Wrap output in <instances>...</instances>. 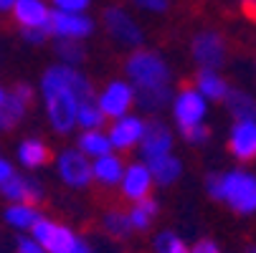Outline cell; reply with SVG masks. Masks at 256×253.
Wrapping results in <instances>:
<instances>
[{"label": "cell", "mask_w": 256, "mask_h": 253, "mask_svg": "<svg viewBox=\"0 0 256 253\" xmlns=\"http://www.w3.org/2000/svg\"><path fill=\"white\" fill-rule=\"evenodd\" d=\"M41 99L54 132L68 134L76 127L79 104L94 99V86L79 68L54 63L41 76Z\"/></svg>", "instance_id": "6da1fadb"}, {"label": "cell", "mask_w": 256, "mask_h": 253, "mask_svg": "<svg viewBox=\"0 0 256 253\" xmlns=\"http://www.w3.org/2000/svg\"><path fill=\"white\" fill-rule=\"evenodd\" d=\"M124 74L134 89V104L140 112L158 114L172 104V71L158 51L134 48L124 61Z\"/></svg>", "instance_id": "7a4b0ae2"}, {"label": "cell", "mask_w": 256, "mask_h": 253, "mask_svg": "<svg viewBox=\"0 0 256 253\" xmlns=\"http://www.w3.org/2000/svg\"><path fill=\"white\" fill-rule=\"evenodd\" d=\"M206 190L213 200L224 203L236 215L256 213V175L248 170L210 172L206 177Z\"/></svg>", "instance_id": "3957f363"}, {"label": "cell", "mask_w": 256, "mask_h": 253, "mask_svg": "<svg viewBox=\"0 0 256 253\" xmlns=\"http://www.w3.org/2000/svg\"><path fill=\"white\" fill-rule=\"evenodd\" d=\"M30 236L46 248V253H94L92 246L79 233L51 218H41L33 226Z\"/></svg>", "instance_id": "277c9868"}, {"label": "cell", "mask_w": 256, "mask_h": 253, "mask_svg": "<svg viewBox=\"0 0 256 253\" xmlns=\"http://www.w3.org/2000/svg\"><path fill=\"white\" fill-rule=\"evenodd\" d=\"M190 56L198 63V68L218 71L228 58V41L221 30L203 28L190 38Z\"/></svg>", "instance_id": "5b68a950"}, {"label": "cell", "mask_w": 256, "mask_h": 253, "mask_svg": "<svg viewBox=\"0 0 256 253\" xmlns=\"http://www.w3.org/2000/svg\"><path fill=\"white\" fill-rule=\"evenodd\" d=\"M102 25H104V30H106V35L112 38L114 43H120V46H124V48H140L142 46V41H144V33H142V28H140V23L124 10V8H120V5H109V8H104V13H102Z\"/></svg>", "instance_id": "8992f818"}, {"label": "cell", "mask_w": 256, "mask_h": 253, "mask_svg": "<svg viewBox=\"0 0 256 253\" xmlns=\"http://www.w3.org/2000/svg\"><path fill=\"white\" fill-rule=\"evenodd\" d=\"M96 104H99V109L106 119H112V122L122 119V117L130 114L132 104H134V89L124 79H112V81H106V86L99 91Z\"/></svg>", "instance_id": "52a82bcc"}, {"label": "cell", "mask_w": 256, "mask_h": 253, "mask_svg": "<svg viewBox=\"0 0 256 253\" xmlns=\"http://www.w3.org/2000/svg\"><path fill=\"white\" fill-rule=\"evenodd\" d=\"M56 170H58V177L64 180V185L74 188V190L89 188L92 180H94L92 160L79 150H64L56 157Z\"/></svg>", "instance_id": "ba28073f"}, {"label": "cell", "mask_w": 256, "mask_h": 253, "mask_svg": "<svg viewBox=\"0 0 256 253\" xmlns=\"http://www.w3.org/2000/svg\"><path fill=\"white\" fill-rule=\"evenodd\" d=\"M206 114H208V101L198 94L196 86H182L172 96V119H175L178 129L203 124Z\"/></svg>", "instance_id": "9c48e42d"}, {"label": "cell", "mask_w": 256, "mask_h": 253, "mask_svg": "<svg viewBox=\"0 0 256 253\" xmlns=\"http://www.w3.org/2000/svg\"><path fill=\"white\" fill-rule=\"evenodd\" d=\"M48 33L56 41H84L94 33V20L86 13H51V25Z\"/></svg>", "instance_id": "30bf717a"}, {"label": "cell", "mask_w": 256, "mask_h": 253, "mask_svg": "<svg viewBox=\"0 0 256 253\" xmlns=\"http://www.w3.org/2000/svg\"><path fill=\"white\" fill-rule=\"evenodd\" d=\"M152 185H155V180H152V172L148 167V162H130L124 167V175H122V183H120V193L124 200H130L132 205L144 200V198H150L152 193Z\"/></svg>", "instance_id": "8fae6325"}, {"label": "cell", "mask_w": 256, "mask_h": 253, "mask_svg": "<svg viewBox=\"0 0 256 253\" xmlns=\"http://www.w3.org/2000/svg\"><path fill=\"white\" fill-rule=\"evenodd\" d=\"M140 157L142 162H152L158 157H165V155H172V132L165 122L160 119H152L144 127V134H142V142H140Z\"/></svg>", "instance_id": "7c38bea8"}, {"label": "cell", "mask_w": 256, "mask_h": 253, "mask_svg": "<svg viewBox=\"0 0 256 253\" xmlns=\"http://www.w3.org/2000/svg\"><path fill=\"white\" fill-rule=\"evenodd\" d=\"M144 127H148V122H144L140 114H127L122 119H114L106 134H109V142H112V147L117 152H127V150L140 147Z\"/></svg>", "instance_id": "4fadbf2b"}, {"label": "cell", "mask_w": 256, "mask_h": 253, "mask_svg": "<svg viewBox=\"0 0 256 253\" xmlns=\"http://www.w3.org/2000/svg\"><path fill=\"white\" fill-rule=\"evenodd\" d=\"M51 8L46 0H16L13 18L20 30H48L51 25Z\"/></svg>", "instance_id": "5bb4252c"}, {"label": "cell", "mask_w": 256, "mask_h": 253, "mask_svg": "<svg viewBox=\"0 0 256 253\" xmlns=\"http://www.w3.org/2000/svg\"><path fill=\"white\" fill-rule=\"evenodd\" d=\"M30 104H33V89L28 84H18L13 91H8L6 104L0 106V132L13 129L26 117Z\"/></svg>", "instance_id": "9a60e30c"}, {"label": "cell", "mask_w": 256, "mask_h": 253, "mask_svg": "<svg viewBox=\"0 0 256 253\" xmlns=\"http://www.w3.org/2000/svg\"><path fill=\"white\" fill-rule=\"evenodd\" d=\"M0 193H3V198L8 203H23V205H38L44 200V188L38 180L33 177H26V175H13L8 183L0 188Z\"/></svg>", "instance_id": "2e32d148"}, {"label": "cell", "mask_w": 256, "mask_h": 253, "mask_svg": "<svg viewBox=\"0 0 256 253\" xmlns=\"http://www.w3.org/2000/svg\"><path fill=\"white\" fill-rule=\"evenodd\" d=\"M228 152L238 162L256 160V122H234L228 132Z\"/></svg>", "instance_id": "e0dca14e"}, {"label": "cell", "mask_w": 256, "mask_h": 253, "mask_svg": "<svg viewBox=\"0 0 256 253\" xmlns=\"http://www.w3.org/2000/svg\"><path fill=\"white\" fill-rule=\"evenodd\" d=\"M193 86L206 101H226V96L231 94V84L218 71H208V68H198Z\"/></svg>", "instance_id": "ac0fdd59"}, {"label": "cell", "mask_w": 256, "mask_h": 253, "mask_svg": "<svg viewBox=\"0 0 256 253\" xmlns=\"http://www.w3.org/2000/svg\"><path fill=\"white\" fill-rule=\"evenodd\" d=\"M92 167H94V180H96V183H99L102 188H114V185L120 188L127 162H124L117 152H109V155H104V157L94 160V162H92Z\"/></svg>", "instance_id": "d6986e66"}, {"label": "cell", "mask_w": 256, "mask_h": 253, "mask_svg": "<svg viewBox=\"0 0 256 253\" xmlns=\"http://www.w3.org/2000/svg\"><path fill=\"white\" fill-rule=\"evenodd\" d=\"M76 150L84 152L92 162L104 157V155H109V152H114L112 142H109V134L102 132V129H84L76 137Z\"/></svg>", "instance_id": "ffe728a7"}, {"label": "cell", "mask_w": 256, "mask_h": 253, "mask_svg": "<svg viewBox=\"0 0 256 253\" xmlns=\"http://www.w3.org/2000/svg\"><path fill=\"white\" fill-rule=\"evenodd\" d=\"M51 160V152H48V144L38 137H28L18 144V162L28 170H38L44 167L46 162Z\"/></svg>", "instance_id": "44dd1931"}, {"label": "cell", "mask_w": 256, "mask_h": 253, "mask_svg": "<svg viewBox=\"0 0 256 253\" xmlns=\"http://www.w3.org/2000/svg\"><path fill=\"white\" fill-rule=\"evenodd\" d=\"M226 109L234 117V122H256V96L244 89H231L226 96Z\"/></svg>", "instance_id": "7402d4cb"}, {"label": "cell", "mask_w": 256, "mask_h": 253, "mask_svg": "<svg viewBox=\"0 0 256 253\" xmlns=\"http://www.w3.org/2000/svg\"><path fill=\"white\" fill-rule=\"evenodd\" d=\"M148 167H150V172H152L155 185H160V188L175 185V180L182 175V162H180V157H175V155L158 157V160L148 162Z\"/></svg>", "instance_id": "603a6c76"}, {"label": "cell", "mask_w": 256, "mask_h": 253, "mask_svg": "<svg viewBox=\"0 0 256 253\" xmlns=\"http://www.w3.org/2000/svg\"><path fill=\"white\" fill-rule=\"evenodd\" d=\"M102 228H104V233H106L109 238H114V241H124V238H130V236L134 233L132 221H130V213H127V210H120V208L104 213Z\"/></svg>", "instance_id": "cb8c5ba5"}, {"label": "cell", "mask_w": 256, "mask_h": 253, "mask_svg": "<svg viewBox=\"0 0 256 253\" xmlns=\"http://www.w3.org/2000/svg\"><path fill=\"white\" fill-rule=\"evenodd\" d=\"M44 215L36 210V205H23V203H10L6 210V223L16 231H33Z\"/></svg>", "instance_id": "d4e9b609"}, {"label": "cell", "mask_w": 256, "mask_h": 253, "mask_svg": "<svg viewBox=\"0 0 256 253\" xmlns=\"http://www.w3.org/2000/svg\"><path fill=\"white\" fill-rule=\"evenodd\" d=\"M127 213H130V221H132V228L134 231H148L155 223L158 213H160V203L152 200V198H144V200L134 203Z\"/></svg>", "instance_id": "484cf974"}, {"label": "cell", "mask_w": 256, "mask_h": 253, "mask_svg": "<svg viewBox=\"0 0 256 253\" xmlns=\"http://www.w3.org/2000/svg\"><path fill=\"white\" fill-rule=\"evenodd\" d=\"M54 51H56L58 63L74 66V68H79V63H84V58H86V48L82 41H56Z\"/></svg>", "instance_id": "4316f807"}, {"label": "cell", "mask_w": 256, "mask_h": 253, "mask_svg": "<svg viewBox=\"0 0 256 253\" xmlns=\"http://www.w3.org/2000/svg\"><path fill=\"white\" fill-rule=\"evenodd\" d=\"M106 122V117L102 114L99 104H96V96L94 99H86L79 104V114H76V127L82 129H102Z\"/></svg>", "instance_id": "83f0119b"}, {"label": "cell", "mask_w": 256, "mask_h": 253, "mask_svg": "<svg viewBox=\"0 0 256 253\" xmlns=\"http://www.w3.org/2000/svg\"><path fill=\"white\" fill-rule=\"evenodd\" d=\"M152 251H155V253H190V246L182 241L178 233H172V231H162V233L155 236V241H152Z\"/></svg>", "instance_id": "f1b7e54d"}, {"label": "cell", "mask_w": 256, "mask_h": 253, "mask_svg": "<svg viewBox=\"0 0 256 253\" xmlns=\"http://www.w3.org/2000/svg\"><path fill=\"white\" fill-rule=\"evenodd\" d=\"M180 137L186 139L188 144H206L210 139V129L208 124H196V127H186V129H178Z\"/></svg>", "instance_id": "f546056e"}, {"label": "cell", "mask_w": 256, "mask_h": 253, "mask_svg": "<svg viewBox=\"0 0 256 253\" xmlns=\"http://www.w3.org/2000/svg\"><path fill=\"white\" fill-rule=\"evenodd\" d=\"M51 3H54V10H61V13H86L92 0H51Z\"/></svg>", "instance_id": "4dcf8cb0"}, {"label": "cell", "mask_w": 256, "mask_h": 253, "mask_svg": "<svg viewBox=\"0 0 256 253\" xmlns=\"http://www.w3.org/2000/svg\"><path fill=\"white\" fill-rule=\"evenodd\" d=\"M16 253H46V248L33 236H20L18 243H16Z\"/></svg>", "instance_id": "1f68e13d"}, {"label": "cell", "mask_w": 256, "mask_h": 253, "mask_svg": "<svg viewBox=\"0 0 256 253\" xmlns=\"http://www.w3.org/2000/svg\"><path fill=\"white\" fill-rule=\"evenodd\" d=\"M132 3L148 13H162V10H168L170 0H132Z\"/></svg>", "instance_id": "d6a6232c"}, {"label": "cell", "mask_w": 256, "mask_h": 253, "mask_svg": "<svg viewBox=\"0 0 256 253\" xmlns=\"http://www.w3.org/2000/svg\"><path fill=\"white\" fill-rule=\"evenodd\" d=\"M190 253H224V251H221V246H218L216 241L200 238V241H196V246H190Z\"/></svg>", "instance_id": "836d02e7"}, {"label": "cell", "mask_w": 256, "mask_h": 253, "mask_svg": "<svg viewBox=\"0 0 256 253\" xmlns=\"http://www.w3.org/2000/svg\"><path fill=\"white\" fill-rule=\"evenodd\" d=\"M20 35H23L28 43H33V46H41V43H46L51 38L48 30H20Z\"/></svg>", "instance_id": "e575fe53"}, {"label": "cell", "mask_w": 256, "mask_h": 253, "mask_svg": "<svg viewBox=\"0 0 256 253\" xmlns=\"http://www.w3.org/2000/svg\"><path fill=\"white\" fill-rule=\"evenodd\" d=\"M16 175V170H13V165L6 160V157H0V188H3L6 183H8V180Z\"/></svg>", "instance_id": "d590c367"}, {"label": "cell", "mask_w": 256, "mask_h": 253, "mask_svg": "<svg viewBox=\"0 0 256 253\" xmlns=\"http://www.w3.org/2000/svg\"><path fill=\"white\" fill-rule=\"evenodd\" d=\"M16 0H0V13H13Z\"/></svg>", "instance_id": "8d00e7d4"}, {"label": "cell", "mask_w": 256, "mask_h": 253, "mask_svg": "<svg viewBox=\"0 0 256 253\" xmlns=\"http://www.w3.org/2000/svg\"><path fill=\"white\" fill-rule=\"evenodd\" d=\"M244 15H246V18H248L251 23H256V5H251V8H246V10H244Z\"/></svg>", "instance_id": "74e56055"}, {"label": "cell", "mask_w": 256, "mask_h": 253, "mask_svg": "<svg viewBox=\"0 0 256 253\" xmlns=\"http://www.w3.org/2000/svg\"><path fill=\"white\" fill-rule=\"evenodd\" d=\"M238 5H241V10H246V8L256 5V0H238Z\"/></svg>", "instance_id": "f35d334b"}, {"label": "cell", "mask_w": 256, "mask_h": 253, "mask_svg": "<svg viewBox=\"0 0 256 253\" xmlns=\"http://www.w3.org/2000/svg\"><path fill=\"white\" fill-rule=\"evenodd\" d=\"M6 99H8V91H6L3 86H0V106H3V104H6Z\"/></svg>", "instance_id": "ab89813d"}, {"label": "cell", "mask_w": 256, "mask_h": 253, "mask_svg": "<svg viewBox=\"0 0 256 253\" xmlns=\"http://www.w3.org/2000/svg\"><path fill=\"white\" fill-rule=\"evenodd\" d=\"M246 253H256V243H254V246H248V248H246Z\"/></svg>", "instance_id": "60d3db41"}]
</instances>
